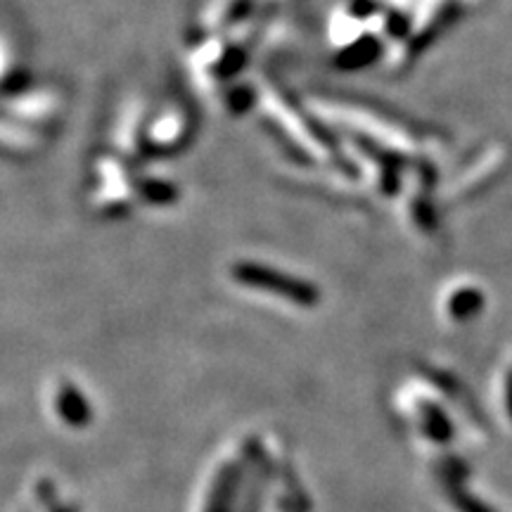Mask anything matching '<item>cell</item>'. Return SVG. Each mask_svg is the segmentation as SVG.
<instances>
[{
  "label": "cell",
  "instance_id": "1",
  "mask_svg": "<svg viewBox=\"0 0 512 512\" xmlns=\"http://www.w3.org/2000/svg\"><path fill=\"white\" fill-rule=\"evenodd\" d=\"M235 283L242 287H249L254 292H268L275 294V297L290 299L297 306H311L316 302V290H311L309 283H302V280L292 278V275L278 273L273 268H261L259 264H238L233 268Z\"/></svg>",
  "mask_w": 512,
  "mask_h": 512
}]
</instances>
